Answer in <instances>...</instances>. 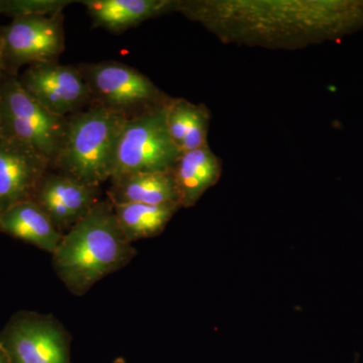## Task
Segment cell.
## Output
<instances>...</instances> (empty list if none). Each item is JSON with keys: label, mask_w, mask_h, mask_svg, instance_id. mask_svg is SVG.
I'll return each mask as SVG.
<instances>
[{"label": "cell", "mask_w": 363, "mask_h": 363, "mask_svg": "<svg viewBox=\"0 0 363 363\" xmlns=\"http://www.w3.org/2000/svg\"><path fill=\"white\" fill-rule=\"evenodd\" d=\"M0 121L4 133L30 145L52 166L63 147L68 117L45 108L23 89L18 76L0 81Z\"/></svg>", "instance_id": "obj_5"}, {"label": "cell", "mask_w": 363, "mask_h": 363, "mask_svg": "<svg viewBox=\"0 0 363 363\" xmlns=\"http://www.w3.org/2000/svg\"><path fill=\"white\" fill-rule=\"evenodd\" d=\"M177 13L225 45L296 51L363 28V0H178Z\"/></svg>", "instance_id": "obj_1"}, {"label": "cell", "mask_w": 363, "mask_h": 363, "mask_svg": "<svg viewBox=\"0 0 363 363\" xmlns=\"http://www.w3.org/2000/svg\"><path fill=\"white\" fill-rule=\"evenodd\" d=\"M63 16H26L0 28L2 55L9 75L23 66L58 61L65 50Z\"/></svg>", "instance_id": "obj_8"}, {"label": "cell", "mask_w": 363, "mask_h": 363, "mask_svg": "<svg viewBox=\"0 0 363 363\" xmlns=\"http://www.w3.org/2000/svg\"><path fill=\"white\" fill-rule=\"evenodd\" d=\"M181 208L178 203L162 205L133 203L117 205L114 206V211L126 240L133 243L156 238L164 233L169 222Z\"/></svg>", "instance_id": "obj_17"}, {"label": "cell", "mask_w": 363, "mask_h": 363, "mask_svg": "<svg viewBox=\"0 0 363 363\" xmlns=\"http://www.w3.org/2000/svg\"><path fill=\"white\" fill-rule=\"evenodd\" d=\"M136 255L119 226L113 204L105 198L64 235L52 262L67 290L82 297L98 281L128 266Z\"/></svg>", "instance_id": "obj_2"}, {"label": "cell", "mask_w": 363, "mask_h": 363, "mask_svg": "<svg viewBox=\"0 0 363 363\" xmlns=\"http://www.w3.org/2000/svg\"><path fill=\"white\" fill-rule=\"evenodd\" d=\"M167 105L126 121L117 145L112 176L175 167L181 152L167 128Z\"/></svg>", "instance_id": "obj_7"}, {"label": "cell", "mask_w": 363, "mask_h": 363, "mask_svg": "<svg viewBox=\"0 0 363 363\" xmlns=\"http://www.w3.org/2000/svg\"><path fill=\"white\" fill-rule=\"evenodd\" d=\"M357 358H358V357H357ZM357 359L354 360V362H353V363H357Z\"/></svg>", "instance_id": "obj_23"}, {"label": "cell", "mask_w": 363, "mask_h": 363, "mask_svg": "<svg viewBox=\"0 0 363 363\" xmlns=\"http://www.w3.org/2000/svg\"><path fill=\"white\" fill-rule=\"evenodd\" d=\"M51 164L28 143L0 131V213L35 197Z\"/></svg>", "instance_id": "obj_10"}, {"label": "cell", "mask_w": 363, "mask_h": 363, "mask_svg": "<svg viewBox=\"0 0 363 363\" xmlns=\"http://www.w3.org/2000/svg\"><path fill=\"white\" fill-rule=\"evenodd\" d=\"M72 337L52 314L14 313L0 331V345L11 363H72Z\"/></svg>", "instance_id": "obj_6"}, {"label": "cell", "mask_w": 363, "mask_h": 363, "mask_svg": "<svg viewBox=\"0 0 363 363\" xmlns=\"http://www.w3.org/2000/svg\"><path fill=\"white\" fill-rule=\"evenodd\" d=\"M101 196V187L84 185L49 171L33 200L44 210L57 230L65 235L102 200Z\"/></svg>", "instance_id": "obj_11"}, {"label": "cell", "mask_w": 363, "mask_h": 363, "mask_svg": "<svg viewBox=\"0 0 363 363\" xmlns=\"http://www.w3.org/2000/svg\"><path fill=\"white\" fill-rule=\"evenodd\" d=\"M9 74L6 73V66H4V55H2V35L0 30V81L6 78Z\"/></svg>", "instance_id": "obj_18"}, {"label": "cell", "mask_w": 363, "mask_h": 363, "mask_svg": "<svg viewBox=\"0 0 363 363\" xmlns=\"http://www.w3.org/2000/svg\"><path fill=\"white\" fill-rule=\"evenodd\" d=\"M166 121L169 136L181 155L208 145L211 111L204 104L172 97L167 105Z\"/></svg>", "instance_id": "obj_16"}, {"label": "cell", "mask_w": 363, "mask_h": 363, "mask_svg": "<svg viewBox=\"0 0 363 363\" xmlns=\"http://www.w3.org/2000/svg\"><path fill=\"white\" fill-rule=\"evenodd\" d=\"M95 28L121 33L145 21L177 13L178 0H81Z\"/></svg>", "instance_id": "obj_12"}, {"label": "cell", "mask_w": 363, "mask_h": 363, "mask_svg": "<svg viewBox=\"0 0 363 363\" xmlns=\"http://www.w3.org/2000/svg\"><path fill=\"white\" fill-rule=\"evenodd\" d=\"M106 198L114 206L133 203L150 205L171 203L180 204L174 168L112 176L109 179Z\"/></svg>", "instance_id": "obj_13"}, {"label": "cell", "mask_w": 363, "mask_h": 363, "mask_svg": "<svg viewBox=\"0 0 363 363\" xmlns=\"http://www.w3.org/2000/svg\"><path fill=\"white\" fill-rule=\"evenodd\" d=\"M92 104L117 112L128 121L166 106L172 97L133 67L116 61L78 66Z\"/></svg>", "instance_id": "obj_4"}, {"label": "cell", "mask_w": 363, "mask_h": 363, "mask_svg": "<svg viewBox=\"0 0 363 363\" xmlns=\"http://www.w3.org/2000/svg\"><path fill=\"white\" fill-rule=\"evenodd\" d=\"M23 89L56 116L69 117L92 104L89 88L80 69L58 62L28 66L18 76Z\"/></svg>", "instance_id": "obj_9"}, {"label": "cell", "mask_w": 363, "mask_h": 363, "mask_svg": "<svg viewBox=\"0 0 363 363\" xmlns=\"http://www.w3.org/2000/svg\"><path fill=\"white\" fill-rule=\"evenodd\" d=\"M6 13V0H0V14Z\"/></svg>", "instance_id": "obj_20"}, {"label": "cell", "mask_w": 363, "mask_h": 363, "mask_svg": "<svg viewBox=\"0 0 363 363\" xmlns=\"http://www.w3.org/2000/svg\"><path fill=\"white\" fill-rule=\"evenodd\" d=\"M0 233L54 253L64 235L33 200L18 203L0 213Z\"/></svg>", "instance_id": "obj_15"}, {"label": "cell", "mask_w": 363, "mask_h": 363, "mask_svg": "<svg viewBox=\"0 0 363 363\" xmlns=\"http://www.w3.org/2000/svg\"><path fill=\"white\" fill-rule=\"evenodd\" d=\"M182 208L195 206L202 196L220 180L222 162L209 143L182 154L174 167Z\"/></svg>", "instance_id": "obj_14"}, {"label": "cell", "mask_w": 363, "mask_h": 363, "mask_svg": "<svg viewBox=\"0 0 363 363\" xmlns=\"http://www.w3.org/2000/svg\"><path fill=\"white\" fill-rule=\"evenodd\" d=\"M112 363H128L126 362V360L124 359L123 357H117L116 359L113 360V362Z\"/></svg>", "instance_id": "obj_21"}, {"label": "cell", "mask_w": 363, "mask_h": 363, "mask_svg": "<svg viewBox=\"0 0 363 363\" xmlns=\"http://www.w3.org/2000/svg\"><path fill=\"white\" fill-rule=\"evenodd\" d=\"M126 121L121 114L95 104L69 116L63 147L51 169L84 185L101 187L113 174Z\"/></svg>", "instance_id": "obj_3"}, {"label": "cell", "mask_w": 363, "mask_h": 363, "mask_svg": "<svg viewBox=\"0 0 363 363\" xmlns=\"http://www.w3.org/2000/svg\"><path fill=\"white\" fill-rule=\"evenodd\" d=\"M0 363H11L1 345H0Z\"/></svg>", "instance_id": "obj_19"}, {"label": "cell", "mask_w": 363, "mask_h": 363, "mask_svg": "<svg viewBox=\"0 0 363 363\" xmlns=\"http://www.w3.org/2000/svg\"><path fill=\"white\" fill-rule=\"evenodd\" d=\"M0 131H1V121H0Z\"/></svg>", "instance_id": "obj_22"}]
</instances>
